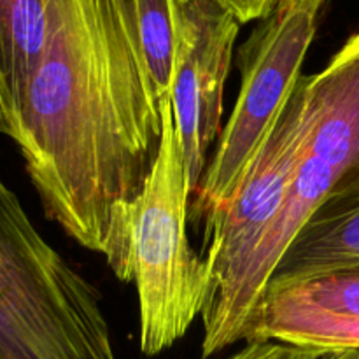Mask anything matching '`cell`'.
Returning a JSON list of instances; mask_svg holds the SVG:
<instances>
[{
  "label": "cell",
  "mask_w": 359,
  "mask_h": 359,
  "mask_svg": "<svg viewBox=\"0 0 359 359\" xmlns=\"http://www.w3.org/2000/svg\"><path fill=\"white\" fill-rule=\"evenodd\" d=\"M328 0H276L238 49L241 91L193 193L189 219L209 224L237 195L263 140L302 77Z\"/></svg>",
  "instance_id": "4"
},
{
  "label": "cell",
  "mask_w": 359,
  "mask_h": 359,
  "mask_svg": "<svg viewBox=\"0 0 359 359\" xmlns=\"http://www.w3.org/2000/svg\"><path fill=\"white\" fill-rule=\"evenodd\" d=\"M51 0H0V135L13 137L48 41Z\"/></svg>",
  "instance_id": "8"
},
{
  "label": "cell",
  "mask_w": 359,
  "mask_h": 359,
  "mask_svg": "<svg viewBox=\"0 0 359 359\" xmlns=\"http://www.w3.org/2000/svg\"><path fill=\"white\" fill-rule=\"evenodd\" d=\"M228 359H359V351L318 349L277 340H249Z\"/></svg>",
  "instance_id": "13"
},
{
  "label": "cell",
  "mask_w": 359,
  "mask_h": 359,
  "mask_svg": "<svg viewBox=\"0 0 359 359\" xmlns=\"http://www.w3.org/2000/svg\"><path fill=\"white\" fill-rule=\"evenodd\" d=\"M339 272H359V207L312 217L286 249L269 286Z\"/></svg>",
  "instance_id": "9"
},
{
  "label": "cell",
  "mask_w": 359,
  "mask_h": 359,
  "mask_svg": "<svg viewBox=\"0 0 359 359\" xmlns=\"http://www.w3.org/2000/svg\"><path fill=\"white\" fill-rule=\"evenodd\" d=\"M241 32L217 0H177L170 100L191 195L207 167V149L221 135L223 97Z\"/></svg>",
  "instance_id": "6"
},
{
  "label": "cell",
  "mask_w": 359,
  "mask_h": 359,
  "mask_svg": "<svg viewBox=\"0 0 359 359\" xmlns=\"http://www.w3.org/2000/svg\"><path fill=\"white\" fill-rule=\"evenodd\" d=\"M0 359H116L97 287L0 179Z\"/></svg>",
  "instance_id": "3"
},
{
  "label": "cell",
  "mask_w": 359,
  "mask_h": 359,
  "mask_svg": "<svg viewBox=\"0 0 359 359\" xmlns=\"http://www.w3.org/2000/svg\"><path fill=\"white\" fill-rule=\"evenodd\" d=\"M249 340H277L318 349L359 351V318L262 300L245 342Z\"/></svg>",
  "instance_id": "10"
},
{
  "label": "cell",
  "mask_w": 359,
  "mask_h": 359,
  "mask_svg": "<svg viewBox=\"0 0 359 359\" xmlns=\"http://www.w3.org/2000/svg\"><path fill=\"white\" fill-rule=\"evenodd\" d=\"M161 140L142 189L128 209L121 283L139 297L140 351L158 356L179 342L209 294V273L188 238L189 188L170 93L160 100Z\"/></svg>",
  "instance_id": "2"
},
{
  "label": "cell",
  "mask_w": 359,
  "mask_h": 359,
  "mask_svg": "<svg viewBox=\"0 0 359 359\" xmlns=\"http://www.w3.org/2000/svg\"><path fill=\"white\" fill-rule=\"evenodd\" d=\"M11 140L46 216L121 276L128 209L161 140L133 0H51Z\"/></svg>",
  "instance_id": "1"
},
{
  "label": "cell",
  "mask_w": 359,
  "mask_h": 359,
  "mask_svg": "<svg viewBox=\"0 0 359 359\" xmlns=\"http://www.w3.org/2000/svg\"><path fill=\"white\" fill-rule=\"evenodd\" d=\"M224 9L230 11L238 23H249V21L262 20L270 13L276 0H217Z\"/></svg>",
  "instance_id": "14"
},
{
  "label": "cell",
  "mask_w": 359,
  "mask_h": 359,
  "mask_svg": "<svg viewBox=\"0 0 359 359\" xmlns=\"http://www.w3.org/2000/svg\"><path fill=\"white\" fill-rule=\"evenodd\" d=\"M307 84L309 76L298 79L235 198L203 226L200 258L210 286L202 314L226 297L290 195L312 121Z\"/></svg>",
  "instance_id": "5"
},
{
  "label": "cell",
  "mask_w": 359,
  "mask_h": 359,
  "mask_svg": "<svg viewBox=\"0 0 359 359\" xmlns=\"http://www.w3.org/2000/svg\"><path fill=\"white\" fill-rule=\"evenodd\" d=\"M140 42L158 98L170 91L177 34V0H133Z\"/></svg>",
  "instance_id": "11"
},
{
  "label": "cell",
  "mask_w": 359,
  "mask_h": 359,
  "mask_svg": "<svg viewBox=\"0 0 359 359\" xmlns=\"http://www.w3.org/2000/svg\"><path fill=\"white\" fill-rule=\"evenodd\" d=\"M263 300L359 318V272L328 273L283 286H269Z\"/></svg>",
  "instance_id": "12"
},
{
  "label": "cell",
  "mask_w": 359,
  "mask_h": 359,
  "mask_svg": "<svg viewBox=\"0 0 359 359\" xmlns=\"http://www.w3.org/2000/svg\"><path fill=\"white\" fill-rule=\"evenodd\" d=\"M312 123L307 146L321 154L339 175L332 198L316 216L359 207V34L332 62L309 76Z\"/></svg>",
  "instance_id": "7"
}]
</instances>
